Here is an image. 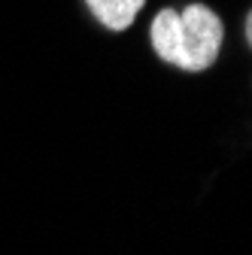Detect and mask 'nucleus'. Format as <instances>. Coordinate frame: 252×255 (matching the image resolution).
Listing matches in <instances>:
<instances>
[{"label": "nucleus", "instance_id": "1", "mask_svg": "<svg viewBox=\"0 0 252 255\" xmlns=\"http://www.w3.org/2000/svg\"><path fill=\"white\" fill-rule=\"evenodd\" d=\"M152 52L182 73H204L222 55L225 24L207 3H188L182 9L164 6L149 24Z\"/></svg>", "mask_w": 252, "mask_h": 255}, {"label": "nucleus", "instance_id": "2", "mask_svg": "<svg viewBox=\"0 0 252 255\" xmlns=\"http://www.w3.org/2000/svg\"><path fill=\"white\" fill-rule=\"evenodd\" d=\"M88 12L98 18L107 30H128L140 9L146 6V0H85Z\"/></svg>", "mask_w": 252, "mask_h": 255}, {"label": "nucleus", "instance_id": "3", "mask_svg": "<svg viewBox=\"0 0 252 255\" xmlns=\"http://www.w3.org/2000/svg\"><path fill=\"white\" fill-rule=\"evenodd\" d=\"M243 37H246V43H249V49H252V9L246 12V21H243Z\"/></svg>", "mask_w": 252, "mask_h": 255}]
</instances>
